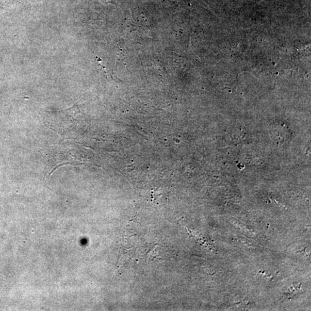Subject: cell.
Instances as JSON below:
<instances>
[{
	"label": "cell",
	"instance_id": "6da1fadb",
	"mask_svg": "<svg viewBox=\"0 0 311 311\" xmlns=\"http://www.w3.org/2000/svg\"><path fill=\"white\" fill-rule=\"evenodd\" d=\"M101 1L104 2H107L108 1H109V0H101Z\"/></svg>",
	"mask_w": 311,
	"mask_h": 311
}]
</instances>
